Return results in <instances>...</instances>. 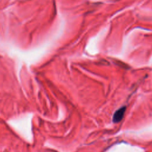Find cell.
Segmentation results:
<instances>
[{
	"mask_svg": "<svg viewBox=\"0 0 152 152\" xmlns=\"http://www.w3.org/2000/svg\"><path fill=\"white\" fill-rule=\"evenodd\" d=\"M126 110V106H122L119 108L114 113L113 116V122L115 123H118L122 120Z\"/></svg>",
	"mask_w": 152,
	"mask_h": 152,
	"instance_id": "1",
	"label": "cell"
}]
</instances>
